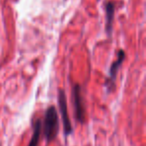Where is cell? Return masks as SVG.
<instances>
[{
    "label": "cell",
    "instance_id": "2",
    "mask_svg": "<svg viewBox=\"0 0 146 146\" xmlns=\"http://www.w3.org/2000/svg\"><path fill=\"white\" fill-rule=\"evenodd\" d=\"M58 105H59V109H60L61 116H62L64 134H65V136H68L72 133L73 128H72V124H71V122H70V118H69V115H68L66 95H65L64 90H62V89H60L58 91Z\"/></svg>",
    "mask_w": 146,
    "mask_h": 146
},
{
    "label": "cell",
    "instance_id": "1",
    "mask_svg": "<svg viewBox=\"0 0 146 146\" xmlns=\"http://www.w3.org/2000/svg\"><path fill=\"white\" fill-rule=\"evenodd\" d=\"M43 134L47 142H51L57 136L59 129L58 123V113L54 106L47 108L44 116V123H43Z\"/></svg>",
    "mask_w": 146,
    "mask_h": 146
},
{
    "label": "cell",
    "instance_id": "4",
    "mask_svg": "<svg viewBox=\"0 0 146 146\" xmlns=\"http://www.w3.org/2000/svg\"><path fill=\"white\" fill-rule=\"evenodd\" d=\"M124 58H125V52H124L122 49H120L119 52H118L117 58L112 63L111 67H110L109 75H108V78L106 79V82H105V86L108 91L113 90L114 86H115V80H116V76H117V72L120 67H121L122 63H123Z\"/></svg>",
    "mask_w": 146,
    "mask_h": 146
},
{
    "label": "cell",
    "instance_id": "3",
    "mask_svg": "<svg viewBox=\"0 0 146 146\" xmlns=\"http://www.w3.org/2000/svg\"><path fill=\"white\" fill-rule=\"evenodd\" d=\"M73 102H74V108H75V116L78 122L83 123L85 120V108H84L83 98H82V89L81 86L75 84L72 89Z\"/></svg>",
    "mask_w": 146,
    "mask_h": 146
},
{
    "label": "cell",
    "instance_id": "5",
    "mask_svg": "<svg viewBox=\"0 0 146 146\" xmlns=\"http://www.w3.org/2000/svg\"><path fill=\"white\" fill-rule=\"evenodd\" d=\"M105 12H106V32L108 35L112 33L113 28V20L114 13H115V5L113 2H107L105 4Z\"/></svg>",
    "mask_w": 146,
    "mask_h": 146
},
{
    "label": "cell",
    "instance_id": "6",
    "mask_svg": "<svg viewBox=\"0 0 146 146\" xmlns=\"http://www.w3.org/2000/svg\"><path fill=\"white\" fill-rule=\"evenodd\" d=\"M41 132H42V121L41 119H37L33 122V133L28 146H38Z\"/></svg>",
    "mask_w": 146,
    "mask_h": 146
}]
</instances>
